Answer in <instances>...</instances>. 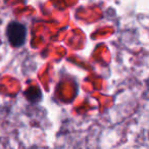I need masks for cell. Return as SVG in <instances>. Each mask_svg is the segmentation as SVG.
Instances as JSON below:
<instances>
[{
    "label": "cell",
    "mask_w": 149,
    "mask_h": 149,
    "mask_svg": "<svg viewBox=\"0 0 149 149\" xmlns=\"http://www.w3.org/2000/svg\"><path fill=\"white\" fill-rule=\"evenodd\" d=\"M6 36L8 42L15 47L24 45L27 37V28L19 22H10L7 26Z\"/></svg>",
    "instance_id": "6da1fadb"
}]
</instances>
